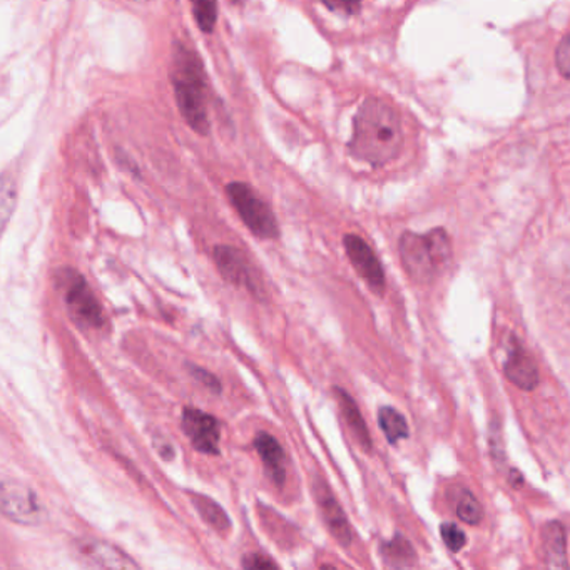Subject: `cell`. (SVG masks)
<instances>
[{"label": "cell", "mask_w": 570, "mask_h": 570, "mask_svg": "<svg viewBox=\"0 0 570 570\" xmlns=\"http://www.w3.org/2000/svg\"><path fill=\"white\" fill-rule=\"evenodd\" d=\"M241 566L248 570L276 569L278 563L273 562L270 557L261 556V554H248V556L243 557Z\"/></svg>", "instance_id": "26"}, {"label": "cell", "mask_w": 570, "mask_h": 570, "mask_svg": "<svg viewBox=\"0 0 570 570\" xmlns=\"http://www.w3.org/2000/svg\"><path fill=\"white\" fill-rule=\"evenodd\" d=\"M188 369L189 372H191V375L195 376L199 383H202V385L207 386V388H210L211 392H216V394H220L221 383L220 380L213 375V373H210L208 370L201 369V367H196V364L191 363L188 364Z\"/></svg>", "instance_id": "23"}, {"label": "cell", "mask_w": 570, "mask_h": 570, "mask_svg": "<svg viewBox=\"0 0 570 570\" xmlns=\"http://www.w3.org/2000/svg\"><path fill=\"white\" fill-rule=\"evenodd\" d=\"M441 534L445 545H447L451 553H459V550L463 549L467 537L466 534L460 531L459 525H455V523L451 522L444 523L441 528Z\"/></svg>", "instance_id": "21"}, {"label": "cell", "mask_w": 570, "mask_h": 570, "mask_svg": "<svg viewBox=\"0 0 570 570\" xmlns=\"http://www.w3.org/2000/svg\"><path fill=\"white\" fill-rule=\"evenodd\" d=\"M563 295H566V300L569 301L570 305V271L569 275L563 278Z\"/></svg>", "instance_id": "28"}, {"label": "cell", "mask_w": 570, "mask_h": 570, "mask_svg": "<svg viewBox=\"0 0 570 570\" xmlns=\"http://www.w3.org/2000/svg\"><path fill=\"white\" fill-rule=\"evenodd\" d=\"M233 2H235V4H239V2H243V0H233Z\"/></svg>", "instance_id": "30"}, {"label": "cell", "mask_w": 570, "mask_h": 570, "mask_svg": "<svg viewBox=\"0 0 570 570\" xmlns=\"http://www.w3.org/2000/svg\"><path fill=\"white\" fill-rule=\"evenodd\" d=\"M336 395H338L339 408L344 412L345 420H347L348 426H350L351 433L357 438L358 444L364 448V451L372 450V438H370L369 429L364 425L363 417H361L360 408L355 404L354 398L342 391V388H335Z\"/></svg>", "instance_id": "15"}, {"label": "cell", "mask_w": 570, "mask_h": 570, "mask_svg": "<svg viewBox=\"0 0 570 570\" xmlns=\"http://www.w3.org/2000/svg\"><path fill=\"white\" fill-rule=\"evenodd\" d=\"M181 429L191 441L193 447L201 454H220L221 426L210 413L199 408L186 407L181 416Z\"/></svg>", "instance_id": "7"}, {"label": "cell", "mask_w": 570, "mask_h": 570, "mask_svg": "<svg viewBox=\"0 0 570 570\" xmlns=\"http://www.w3.org/2000/svg\"><path fill=\"white\" fill-rule=\"evenodd\" d=\"M131 2H148V0H131Z\"/></svg>", "instance_id": "29"}, {"label": "cell", "mask_w": 570, "mask_h": 570, "mask_svg": "<svg viewBox=\"0 0 570 570\" xmlns=\"http://www.w3.org/2000/svg\"><path fill=\"white\" fill-rule=\"evenodd\" d=\"M380 554H382L383 562L388 567H394V569H407V567H413L417 563L413 545L400 534L395 535L392 541L383 542Z\"/></svg>", "instance_id": "16"}, {"label": "cell", "mask_w": 570, "mask_h": 570, "mask_svg": "<svg viewBox=\"0 0 570 570\" xmlns=\"http://www.w3.org/2000/svg\"><path fill=\"white\" fill-rule=\"evenodd\" d=\"M226 195L249 232L261 239L278 238L280 227L275 213L251 186L232 183L226 186Z\"/></svg>", "instance_id": "5"}, {"label": "cell", "mask_w": 570, "mask_h": 570, "mask_svg": "<svg viewBox=\"0 0 570 570\" xmlns=\"http://www.w3.org/2000/svg\"><path fill=\"white\" fill-rule=\"evenodd\" d=\"M0 201H2V224L5 227L15 207V186L8 176L2 179V198H0Z\"/></svg>", "instance_id": "22"}, {"label": "cell", "mask_w": 570, "mask_h": 570, "mask_svg": "<svg viewBox=\"0 0 570 570\" xmlns=\"http://www.w3.org/2000/svg\"><path fill=\"white\" fill-rule=\"evenodd\" d=\"M504 370H506L507 379L522 391H534L541 382L537 364L516 338L510 342Z\"/></svg>", "instance_id": "12"}, {"label": "cell", "mask_w": 570, "mask_h": 570, "mask_svg": "<svg viewBox=\"0 0 570 570\" xmlns=\"http://www.w3.org/2000/svg\"><path fill=\"white\" fill-rule=\"evenodd\" d=\"M398 248L405 270L419 283L433 282L451 260L450 239L442 227L426 235L404 233Z\"/></svg>", "instance_id": "3"}, {"label": "cell", "mask_w": 570, "mask_h": 570, "mask_svg": "<svg viewBox=\"0 0 570 570\" xmlns=\"http://www.w3.org/2000/svg\"><path fill=\"white\" fill-rule=\"evenodd\" d=\"M344 245L347 249V257L350 258L358 275L372 286L373 292L382 293L385 288V273L369 243L360 236L347 235L344 238Z\"/></svg>", "instance_id": "9"}, {"label": "cell", "mask_w": 570, "mask_h": 570, "mask_svg": "<svg viewBox=\"0 0 570 570\" xmlns=\"http://www.w3.org/2000/svg\"><path fill=\"white\" fill-rule=\"evenodd\" d=\"M258 455L263 460L264 472L276 487H283L286 479L285 451L282 445L270 433L260 432L253 441Z\"/></svg>", "instance_id": "13"}, {"label": "cell", "mask_w": 570, "mask_h": 570, "mask_svg": "<svg viewBox=\"0 0 570 570\" xmlns=\"http://www.w3.org/2000/svg\"><path fill=\"white\" fill-rule=\"evenodd\" d=\"M189 497H191L193 506L198 510L199 516L214 531L220 532V534H226L232 529V520L224 512L223 507L218 501H214L213 498L207 497V495L193 494V492H189Z\"/></svg>", "instance_id": "17"}, {"label": "cell", "mask_w": 570, "mask_h": 570, "mask_svg": "<svg viewBox=\"0 0 570 570\" xmlns=\"http://www.w3.org/2000/svg\"><path fill=\"white\" fill-rule=\"evenodd\" d=\"M173 87L177 108L188 126L201 136L210 133L207 108V79L195 52L176 44L173 58Z\"/></svg>", "instance_id": "2"}, {"label": "cell", "mask_w": 570, "mask_h": 570, "mask_svg": "<svg viewBox=\"0 0 570 570\" xmlns=\"http://www.w3.org/2000/svg\"><path fill=\"white\" fill-rule=\"evenodd\" d=\"M556 61L560 74L570 79V34L560 42L559 49H557Z\"/></svg>", "instance_id": "25"}, {"label": "cell", "mask_w": 570, "mask_h": 570, "mask_svg": "<svg viewBox=\"0 0 570 570\" xmlns=\"http://www.w3.org/2000/svg\"><path fill=\"white\" fill-rule=\"evenodd\" d=\"M55 286L64 295L65 307L77 325L84 329H101L104 325V311L98 298L76 270L61 268L55 273Z\"/></svg>", "instance_id": "4"}, {"label": "cell", "mask_w": 570, "mask_h": 570, "mask_svg": "<svg viewBox=\"0 0 570 570\" xmlns=\"http://www.w3.org/2000/svg\"><path fill=\"white\" fill-rule=\"evenodd\" d=\"M191 8L199 30L213 33L218 21V0H191Z\"/></svg>", "instance_id": "19"}, {"label": "cell", "mask_w": 570, "mask_h": 570, "mask_svg": "<svg viewBox=\"0 0 570 570\" xmlns=\"http://www.w3.org/2000/svg\"><path fill=\"white\" fill-rule=\"evenodd\" d=\"M314 495H317L318 506L322 510L323 519H325L333 537L344 547H348L351 544L350 522H348L344 509L339 507L338 501L330 492L329 485L318 479L317 484H314Z\"/></svg>", "instance_id": "11"}, {"label": "cell", "mask_w": 570, "mask_h": 570, "mask_svg": "<svg viewBox=\"0 0 570 570\" xmlns=\"http://www.w3.org/2000/svg\"><path fill=\"white\" fill-rule=\"evenodd\" d=\"M542 549H544L545 563L556 569H567V538L562 523H545L542 529Z\"/></svg>", "instance_id": "14"}, {"label": "cell", "mask_w": 570, "mask_h": 570, "mask_svg": "<svg viewBox=\"0 0 570 570\" xmlns=\"http://www.w3.org/2000/svg\"><path fill=\"white\" fill-rule=\"evenodd\" d=\"M380 429L385 433L386 441L392 445L398 444L408 437V423L398 410L392 407L380 408L379 412Z\"/></svg>", "instance_id": "18"}, {"label": "cell", "mask_w": 570, "mask_h": 570, "mask_svg": "<svg viewBox=\"0 0 570 570\" xmlns=\"http://www.w3.org/2000/svg\"><path fill=\"white\" fill-rule=\"evenodd\" d=\"M322 2L330 11L339 12V14L345 15H354L360 11L363 0H322Z\"/></svg>", "instance_id": "24"}, {"label": "cell", "mask_w": 570, "mask_h": 570, "mask_svg": "<svg viewBox=\"0 0 570 570\" xmlns=\"http://www.w3.org/2000/svg\"><path fill=\"white\" fill-rule=\"evenodd\" d=\"M455 510H457L459 519L469 523V525H476V523H481L482 519H484V507H482L481 501L476 500L469 491H462Z\"/></svg>", "instance_id": "20"}, {"label": "cell", "mask_w": 570, "mask_h": 570, "mask_svg": "<svg viewBox=\"0 0 570 570\" xmlns=\"http://www.w3.org/2000/svg\"><path fill=\"white\" fill-rule=\"evenodd\" d=\"M154 445L156 448H158L159 455H161V457H163L164 460L174 459V448L171 447V445L168 444V442L164 441L163 437L154 438Z\"/></svg>", "instance_id": "27"}, {"label": "cell", "mask_w": 570, "mask_h": 570, "mask_svg": "<svg viewBox=\"0 0 570 570\" xmlns=\"http://www.w3.org/2000/svg\"><path fill=\"white\" fill-rule=\"evenodd\" d=\"M401 145L397 112L380 99H367L355 116L354 138L348 142L351 154L372 166H383L397 158Z\"/></svg>", "instance_id": "1"}, {"label": "cell", "mask_w": 570, "mask_h": 570, "mask_svg": "<svg viewBox=\"0 0 570 570\" xmlns=\"http://www.w3.org/2000/svg\"><path fill=\"white\" fill-rule=\"evenodd\" d=\"M214 261L218 270L226 282L235 286H243L249 292H257L253 282V270L249 267V261L238 248L233 246H216L213 251Z\"/></svg>", "instance_id": "10"}, {"label": "cell", "mask_w": 570, "mask_h": 570, "mask_svg": "<svg viewBox=\"0 0 570 570\" xmlns=\"http://www.w3.org/2000/svg\"><path fill=\"white\" fill-rule=\"evenodd\" d=\"M74 553L83 566L96 569H138V563L114 545L95 538H80L74 542Z\"/></svg>", "instance_id": "8"}, {"label": "cell", "mask_w": 570, "mask_h": 570, "mask_svg": "<svg viewBox=\"0 0 570 570\" xmlns=\"http://www.w3.org/2000/svg\"><path fill=\"white\" fill-rule=\"evenodd\" d=\"M2 513L9 520L22 525H39L46 519V510L37 500L36 494L26 485L4 479L2 497H0Z\"/></svg>", "instance_id": "6"}]
</instances>
